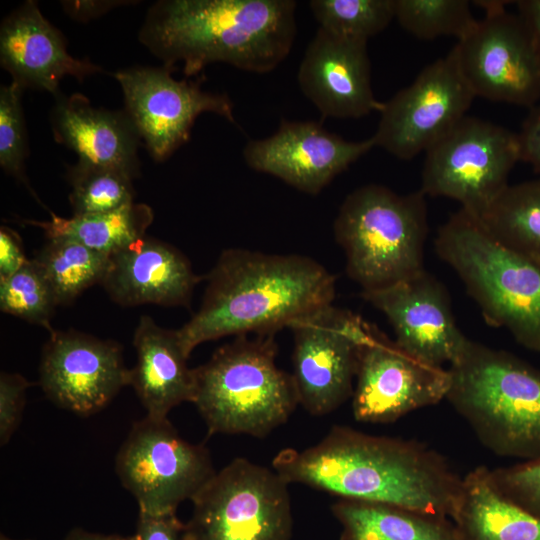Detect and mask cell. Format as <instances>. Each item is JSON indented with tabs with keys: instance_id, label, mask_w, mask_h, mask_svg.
<instances>
[{
	"instance_id": "6da1fadb",
	"label": "cell",
	"mask_w": 540,
	"mask_h": 540,
	"mask_svg": "<svg viewBox=\"0 0 540 540\" xmlns=\"http://www.w3.org/2000/svg\"><path fill=\"white\" fill-rule=\"evenodd\" d=\"M272 468L288 484L449 519L456 510L463 478L442 455L420 442L338 425L313 446L281 450Z\"/></svg>"
},
{
	"instance_id": "7a4b0ae2",
	"label": "cell",
	"mask_w": 540,
	"mask_h": 540,
	"mask_svg": "<svg viewBox=\"0 0 540 540\" xmlns=\"http://www.w3.org/2000/svg\"><path fill=\"white\" fill-rule=\"evenodd\" d=\"M199 310L177 334L189 357L226 336L275 335L294 320L333 304L335 276L298 254L224 250L207 276Z\"/></svg>"
},
{
	"instance_id": "3957f363",
	"label": "cell",
	"mask_w": 540,
	"mask_h": 540,
	"mask_svg": "<svg viewBox=\"0 0 540 540\" xmlns=\"http://www.w3.org/2000/svg\"><path fill=\"white\" fill-rule=\"evenodd\" d=\"M294 0H164L148 11L139 40L164 66L183 64L186 76L224 62L267 73L291 51Z\"/></svg>"
},
{
	"instance_id": "277c9868",
	"label": "cell",
	"mask_w": 540,
	"mask_h": 540,
	"mask_svg": "<svg viewBox=\"0 0 540 540\" xmlns=\"http://www.w3.org/2000/svg\"><path fill=\"white\" fill-rule=\"evenodd\" d=\"M447 369L446 400L486 448L503 457L540 459V370L468 338Z\"/></svg>"
},
{
	"instance_id": "5b68a950",
	"label": "cell",
	"mask_w": 540,
	"mask_h": 540,
	"mask_svg": "<svg viewBox=\"0 0 540 540\" xmlns=\"http://www.w3.org/2000/svg\"><path fill=\"white\" fill-rule=\"evenodd\" d=\"M437 255L464 283L485 321L540 352V262L500 242L460 208L438 229Z\"/></svg>"
},
{
	"instance_id": "8992f818",
	"label": "cell",
	"mask_w": 540,
	"mask_h": 540,
	"mask_svg": "<svg viewBox=\"0 0 540 540\" xmlns=\"http://www.w3.org/2000/svg\"><path fill=\"white\" fill-rule=\"evenodd\" d=\"M274 336H237L193 368L192 403L209 435L264 438L285 424L299 405L292 375L276 364Z\"/></svg>"
},
{
	"instance_id": "52a82bcc",
	"label": "cell",
	"mask_w": 540,
	"mask_h": 540,
	"mask_svg": "<svg viewBox=\"0 0 540 540\" xmlns=\"http://www.w3.org/2000/svg\"><path fill=\"white\" fill-rule=\"evenodd\" d=\"M333 228L347 274L362 292L387 288L425 269L429 229L421 190L397 194L378 184L359 187L343 201Z\"/></svg>"
},
{
	"instance_id": "ba28073f",
	"label": "cell",
	"mask_w": 540,
	"mask_h": 540,
	"mask_svg": "<svg viewBox=\"0 0 540 540\" xmlns=\"http://www.w3.org/2000/svg\"><path fill=\"white\" fill-rule=\"evenodd\" d=\"M289 484L274 470L236 458L193 498L186 540H290Z\"/></svg>"
},
{
	"instance_id": "9c48e42d",
	"label": "cell",
	"mask_w": 540,
	"mask_h": 540,
	"mask_svg": "<svg viewBox=\"0 0 540 540\" xmlns=\"http://www.w3.org/2000/svg\"><path fill=\"white\" fill-rule=\"evenodd\" d=\"M519 161L517 132L465 116L425 152L420 190L456 200L480 218L509 185Z\"/></svg>"
},
{
	"instance_id": "30bf717a",
	"label": "cell",
	"mask_w": 540,
	"mask_h": 540,
	"mask_svg": "<svg viewBox=\"0 0 540 540\" xmlns=\"http://www.w3.org/2000/svg\"><path fill=\"white\" fill-rule=\"evenodd\" d=\"M116 474L136 499L139 512L176 513L215 471L208 450L184 440L167 418L147 416L136 422L120 447Z\"/></svg>"
},
{
	"instance_id": "8fae6325",
	"label": "cell",
	"mask_w": 540,
	"mask_h": 540,
	"mask_svg": "<svg viewBox=\"0 0 540 540\" xmlns=\"http://www.w3.org/2000/svg\"><path fill=\"white\" fill-rule=\"evenodd\" d=\"M482 19L453 46L475 97L532 108L540 100V55L532 33L506 1H475Z\"/></svg>"
},
{
	"instance_id": "7c38bea8",
	"label": "cell",
	"mask_w": 540,
	"mask_h": 540,
	"mask_svg": "<svg viewBox=\"0 0 540 540\" xmlns=\"http://www.w3.org/2000/svg\"><path fill=\"white\" fill-rule=\"evenodd\" d=\"M370 324L333 304L294 320L293 373L299 405L327 415L352 397L362 344Z\"/></svg>"
},
{
	"instance_id": "4fadbf2b",
	"label": "cell",
	"mask_w": 540,
	"mask_h": 540,
	"mask_svg": "<svg viewBox=\"0 0 540 540\" xmlns=\"http://www.w3.org/2000/svg\"><path fill=\"white\" fill-rule=\"evenodd\" d=\"M474 99L453 47L383 102L372 136L375 145L398 159L411 160L467 116Z\"/></svg>"
},
{
	"instance_id": "5bb4252c",
	"label": "cell",
	"mask_w": 540,
	"mask_h": 540,
	"mask_svg": "<svg viewBox=\"0 0 540 540\" xmlns=\"http://www.w3.org/2000/svg\"><path fill=\"white\" fill-rule=\"evenodd\" d=\"M448 369L420 360L369 326L362 344L352 395L357 421L392 423L446 399Z\"/></svg>"
},
{
	"instance_id": "9a60e30c",
	"label": "cell",
	"mask_w": 540,
	"mask_h": 540,
	"mask_svg": "<svg viewBox=\"0 0 540 540\" xmlns=\"http://www.w3.org/2000/svg\"><path fill=\"white\" fill-rule=\"evenodd\" d=\"M172 70L166 66L132 67L115 73L125 112L156 161L166 160L189 140L190 130L202 113H215L235 124L228 95L204 91L195 81L176 80Z\"/></svg>"
},
{
	"instance_id": "2e32d148",
	"label": "cell",
	"mask_w": 540,
	"mask_h": 540,
	"mask_svg": "<svg viewBox=\"0 0 540 540\" xmlns=\"http://www.w3.org/2000/svg\"><path fill=\"white\" fill-rule=\"evenodd\" d=\"M121 346L76 330L50 332L40 363V385L57 406L88 416L129 385Z\"/></svg>"
},
{
	"instance_id": "e0dca14e",
	"label": "cell",
	"mask_w": 540,
	"mask_h": 540,
	"mask_svg": "<svg viewBox=\"0 0 540 540\" xmlns=\"http://www.w3.org/2000/svg\"><path fill=\"white\" fill-rule=\"evenodd\" d=\"M374 147L373 137L348 141L318 122L282 119L271 136L248 141L243 157L253 170L316 195Z\"/></svg>"
},
{
	"instance_id": "ac0fdd59",
	"label": "cell",
	"mask_w": 540,
	"mask_h": 540,
	"mask_svg": "<svg viewBox=\"0 0 540 540\" xmlns=\"http://www.w3.org/2000/svg\"><path fill=\"white\" fill-rule=\"evenodd\" d=\"M362 297L390 322L395 342L429 364H451L467 337L459 330L446 287L425 269Z\"/></svg>"
},
{
	"instance_id": "d6986e66",
	"label": "cell",
	"mask_w": 540,
	"mask_h": 540,
	"mask_svg": "<svg viewBox=\"0 0 540 540\" xmlns=\"http://www.w3.org/2000/svg\"><path fill=\"white\" fill-rule=\"evenodd\" d=\"M367 42L318 28L298 70L302 93L323 117L360 118L380 111L371 85Z\"/></svg>"
},
{
	"instance_id": "ffe728a7",
	"label": "cell",
	"mask_w": 540,
	"mask_h": 540,
	"mask_svg": "<svg viewBox=\"0 0 540 540\" xmlns=\"http://www.w3.org/2000/svg\"><path fill=\"white\" fill-rule=\"evenodd\" d=\"M199 280L182 252L145 235L110 255L101 285L120 306L188 307Z\"/></svg>"
},
{
	"instance_id": "44dd1931",
	"label": "cell",
	"mask_w": 540,
	"mask_h": 540,
	"mask_svg": "<svg viewBox=\"0 0 540 540\" xmlns=\"http://www.w3.org/2000/svg\"><path fill=\"white\" fill-rule=\"evenodd\" d=\"M1 66L21 87L59 94L60 81H79L101 72L100 66L71 56L61 32L41 14L35 1H26L11 12L0 29Z\"/></svg>"
},
{
	"instance_id": "7402d4cb",
	"label": "cell",
	"mask_w": 540,
	"mask_h": 540,
	"mask_svg": "<svg viewBox=\"0 0 540 540\" xmlns=\"http://www.w3.org/2000/svg\"><path fill=\"white\" fill-rule=\"evenodd\" d=\"M51 124L56 142L78 160L117 169L133 180L139 176L140 136L126 112L94 107L79 93L55 96Z\"/></svg>"
},
{
	"instance_id": "603a6c76",
	"label": "cell",
	"mask_w": 540,
	"mask_h": 540,
	"mask_svg": "<svg viewBox=\"0 0 540 540\" xmlns=\"http://www.w3.org/2000/svg\"><path fill=\"white\" fill-rule=\"evenodd\" d=\"M136 364L129 371L131 385L147 416L167 418L171 409L183 402H192L194 372L187 365L188 356L180 343L177 330L160 327L143 315L133 335Z\"/></svg>"
},
{
	"instance_id": "cb8c5ba5",
	"label": "cell",
	"mask_w": 540,
	"mask_h": 540,
	"mask_svg": "<svg viewBox=\"0 0 540 540\" xmlns=\"http://www.w3.org/2000/svg\"><path fill=\"white\" fill-rule=\"evenodd\" d=\"M451 520L458 540H540V518L504 495L484 466L462 478Z\"/></svg>"
},
{
	"instance_id": "d4e9b609",
	"label": "cell",
	"mask_w": 540,
	"mask_h": 540,
	"mask_svg": "<svg viewBox=\"0 0 540 540\" xmlns=\"http://www.w3.org/2000/svg\"><path fill=\"white\" fill-rule=\"evenodd\" d=\"M339 540H458L451 519L402 506L339 498Z\"/></svg>"
},
{
	"instance_id": "484cf974",
	"label": "cell",
	"mask_w": 540,
	"mask_h": 540,
	"mask_svg": "<svg viewBox=\"0 0 540 540\" xmlns=\"http://www.w3.org/2000/svg\"><path fill=\"white\" fill-rule=\"evenodd\" d=\"M153 219L150 206L133 202L112 211L69 218L50 212L48 221L26 219L23 223L40 228L46 239H72L110 256L145 236Z\"/></svg>"
},
{
	"instance_id": "4316f807",
	"label": "cell",
	"mask_w": 540,
	"mask_h": 540,
	"mask_svg": "<svg viewBox=\"0 0 540 540\" xmlns=\"http://www.w3.org/2000/svg\"><path fill=\"white\" fill-rule=\"evenodd\" d=\"M479 219L500 242L540 262V176L509 184Z\"/></svg>"
},
{
	"instance_id": "83f0119b",
	"label": "cell",
	"mask_w": 540,
	"mask_h": 540,
	"mask_svg": "<svg viewBox=\"0 0 540 540\" xmlns=\"http://www.w3.org/2000/svg\"><path fill=\"white\" fill-rule=\"evenodd\" d=\"M34 260L58 305H67L86 289L102 283L110 256L68 238H51Z\"/></svg>"
},
{
	"instance_id": "f1b7e54d",
	"label": "cell",
	"mask_w": 540,
	"mask_h": 540,
	"mask_svg": "<svg viewBox=\"0 0 540 540\" xmlns=\"http://www.w3.org/2000/svg\"><path fill=\"white\" fill-rule=\"evenodd\" d=\"M67 177L73 215L108 212L134 202L133 179L117 169L78 160Z\"/></svg>"
},
{
	"instance_id": "f546056e",
	"label": "cell",
	"mask_w": 540,
	"mask_h": 540,
	"mask_svg": "<svg viewBox=\"0 0 540 540\" xmlns=\"http://www.w3.org/2000/svg\"><path fill=\"white\" fill-rule=\"evenodd\" d=\"M395 19L414 37L462 39L477 19L467 0H395Z\"/></svg>"
},
{
	"instance_id": "4dcf8cb0",
	"label": "cell",
	"mask_w": 540,
	"mask_h": 540,
	"mask_svg": "<svg viewBox=\"0 0 540 540\" xmlns=\"http://www.w3.org/2000/svg\"><path fill=\"white\" fill-rule=\"evenodd\" d=\"M309 7L320 28L364 41L395 19V0H311Z\"/></svg>"
},
{
	"instance_id": "1f68e13d",
	"label": "cell",
	"mask_w": 540,
	"mask_h": 540,
	"mask_svg": "<svg viewBox=\"0 0 540 540\" xmlns=\"http://www.w3.org/2000/svg\"><path fill=\"white\" fill-rule=\"evenodd\" d=\"M58 306L55 295L38 263L28 260L13 275L0 279V309L49 332Z\"/></svg>"
},
{
	"instance_id": "d6a6232c",
	"label": "cell",
	"mask_w": 540,
	"mask_h": 540,
	"mask_svg": "<svg viewBox=\"0 0 540 540\" xmlns=\"http://www.w3.org/2000/svg\"><path fill=\"white\" fill-rule=\"evenodd\" d=\"M23 89L14 81L0 88V165L35 195L25 173L28 149L21 104Z\"/></svg>"
},
{
	"instance_id": "836d02e7",
	"label": "cell",
	"mask_w": 540,
	"mask_h": 540,
	"mask_svg": "<svg viewBox=\"0 0 540 540\" xmlns=\"http://www.w3.org/2000/svg\"><path fill=\"white\" fill-rule=\"evenodd\" d=\"M491 473L504 495L540 518V459L494 469Z\"/></svg>"
},
{
	"instance_id": "e575fe53",
	"label": "cell",
	"mask_w": 540,
	"mask_h": 540,
	"mask_svg": "<svg viewBox=\"0 0 540 540\" xmlns=\"http://www.w3.org/2000/svg\"><path fill=\"white\" fill-rule=\"evenodd\" d=\"M31 385L18 373L0 374V443H8L18 428L26 401V390Z\"/></svg>"
},
{
	"instance_id": "d590c367",
	"label": "cell",
	"mask_w": 540,
	"mask_h": 540,
	"mask_svg": "<svg viewBox=\"0 0 540 540\" xmlns=\"http://www.w3.org/2000/svg\"><path fill=\"white\" fill-rule=\"evenodd\" d=\"M133 540H186L185 524L176 513L151 515L140 513Z\"/></svg>"
},
{
	"instance_id": "8d00e7d4",
	"label": "cell",
	"mask_w": 540,
	"mask_h": 540,
	"mask_svg": "<svg viewBox=\"0 0 540 540\" xmlns=\"http://www.w3.org/2000/svg\"><path fill=\"white\" fill-rule=\"evenodd\" d=\"M518 134L521 161L540 176V104L528 109Z\"/></svg>"
},
{
	"instance_id": "74e56055",
	"label": "cell",
	"mask_w": 540,
	"mask_h": 540,
	"mask_svg": "<svg viewBox=\"0 0 540 540\" xmlns=\"http://www.w3.org/2000/svg\"><path fill=\"white\" fill-rule=\"evenodd\" d=\"M29 259L24 254L20 236L12 229L0 228V279L17 272Z\"/></svg>"
},
{
	"instance_id": "f35d334b",
	"label": "cell",
	"mask_w": 540,
	"mask_h": 540,
	"mask_svg": "<svg viewBox=\"0 0 540 540\" xmlns=\"http://www.w3.org/2000/svg\"><path fill=\"white\" fill-rule=\"evenodd\" d=\"M126 1H62L65 12L77 21H87L109 10L125 5Z\"/></svg>"
},
{
	"instance_id": "ab89813d",
	"label": "cell",
	"mask_w": 540,
	"mask_h": 540,
	"mask_svg": "<svg viewBox=\"0 0 540 540\" xmlns=\"http://www.w3.org/2000/svg\"><path fill=\"white\" fill-rule=\"evenodd\" d=\"M518 14L528 25L540 55V0L516 1Z\"/></svg>"
},
{
	"instance_id": "60d3db41",
	"label": "cell",
	"mask_w": 540,
	"mask_h": 540,
	"mask_svg": "<svg viewBox=\"0 0 540 540\" xmlns=\"http://www.w3.org/2000/svg\"><path fill=\"white\" fill-rule=\"evenodd\" d=\"M65 540H133L132 536L124 537L118 534H102L84 530L82 528H73L68 532Z\"/></svg>"
},
{
	"instance_id": "b9f144b4",
	"label": "cell",
	"mask_w": 540,
	"mask_h": 540,
	"mask_svg": "<svg viewBox=\"0 0 540 540\" xmlns=\"http://www.w3.org/2000/svg\"><path fill=\"white\" fill-rule=\"evenodd\" d=\"M0 540H14V539H11V538L7 537L6 535L1 534ZM24 540H30V539H24Z\"/></svg>"
}]
</instances>
